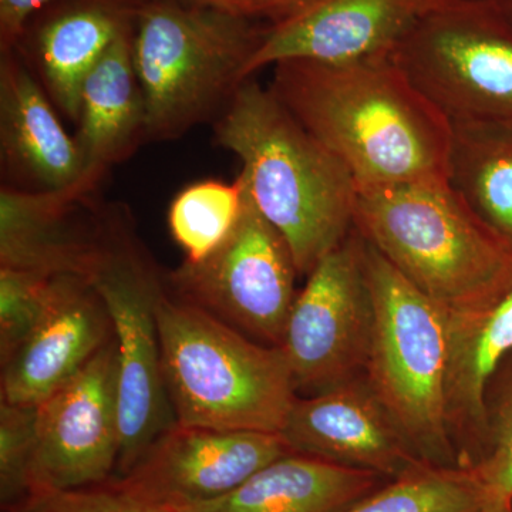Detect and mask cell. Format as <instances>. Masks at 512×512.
Instances as JSON below:
<instances>
[{
  "label": "cell",
  "instance_id": "10",
  "mask_svg": "<svg viewBox=\"0 0 512 512\" xmlns=\"http://www.w3.org/2000/svg\"><path fill=\"white\" fill-rule=\"evenodd\" d=\"M296 296L281 348L298 396H316L365 375L373 305L363 238H348L323 256Z\"/></svg>",
  "mask_w": 512,
  "mask_h": 512
},
{
  "label": "cell",
  "instance_id": "12",
  "mask_svg": "<svg viewBox=\"0 0 512 512\" xmlns=\"http://www.w3.org/2000/svg\"><path fill=\"white\" fill-rule=\"evenodd\" d=\"M293 451L279 433L175 424L114 484L138 504L178 512L217 500Z\"/></svg>",
  "mask_w": 512,
  "mask_h": 512
},
{
  "label": "cell",
  "instance_id": "8",
  "mask_svg": "<svg viewBox=\"0 0 512 512\" xmlns=\"http://www.w3.org/2000/svg\"><path fill=\"white\" fill-rule=\"evenodd\" d=\"M392 56L450 123L512 126V25L493 0H450Z\"/></svg>",
  "mask_w": 512,
  "mask_h": 512
},
{
  "label": "cell",
  "instance_id": "21",
  "mask_svg": "<svg viewBox=\"0 0 512 512\" xmlns=\"http://www.w3.org/2000/svg\"><path fill=\"white\" fill-rule=\"evenodd\" d=\"M383 478L375 471L291 453L231 493L178 512H346L382 487Z\"/></svg>",
  "mask_w": 512,
  "mask_h": 512
},
{
  "label": "cell",
  "instance_id": "24",
  "mask_svg": "<svg viewBox=\"0 0 512 512\" xmlns=\"http://www.w3.org/2000/svg\"><path fill=\"white\" fill-rule=\"evenodd\" d=\"M346 512H484L470 466L423 464L383 484Z\"/></svg>",
  "mask_w": 512,
  "mask_h": 512
},
{
  "label": "cell",
  "instance_id": "19",
  "mask_svg": "<svg viewBox=\"0 0 512 512\" xmlns=\"http://www.w3.org/2000/svg\"><path fill=\"white\" fill-rule=\"evenodd\" d=\"M136 28L127 30L94 64L80 93L76 143L84 187L99 191L114 165L147 144V111L133 60Z\"/></svg>",
  "mask_w": 512,
  "mask_h": 512
},
{
  "label": "cell",
  "instance_id": "14",
  "mask_svg": "<svg viewBox=\"0 0 512 512\" xmlns=\"http://www.w3.org/2000/svg\"><path fill=\"white\" fill-rule=\"evenodd\" d=\"M282 439L293 453L397 478L427 464L365 376L293 402Z\"/></svg>",
  "mask_w": 512,
  "mask_h": 512
},
{
  "label": "cell",
  "instance_id": "1",
  "mask_svg": "<svg viewBox=\"0 0 512 512\" xmlns=\"http://www.w3.org/2000/svg\"><path fill=\"white\" fill-rule=\"evenodd\" d=\"M272 67V92L348 167L357 191L447 180L450 120L392 55Z\"/></svg>",
  "mask_w": 512,
  "mask_h": 512
},
{
  "label": "cell",
  "instance_id": "26",
  "mask_svg": "<svg viewBox=\"0 0 512 512\" xmlns=\"http://www.w3.org/2000/svg\"><path fill=\"white\" fill-rule=\"evenodd\" d=\"M56 278L0 268V363H5L29 338L46 315Z\"/></svg>",
  "mask_w": 512,
  "mask_h": 512
},
{
  "label": "cell",
  "instance_id": "6",
  "mask_svg": "<svg viewBox=\"0 0 512 512\" xmlns=\"http://www.w3.org/2000/svg\"><path fill=\"white\" fill-rule=\"evenodd\" d=\"M373 305L365 376L424 461L461 466L447 419V309L363 239Z\"/></svg>",
  "mask_w": 512,
  "mask_h": 512
},
{
  "label": "cell",
  "instance_id": "25",
  "mask_svg": "<svg viewBox=\"0 0 512 512\" xmlns=\"http://www.w3.org/2000/svg\"><path fill=\"white\" fill-rule=\"evenodd\" d=\"M487 451L471 464L484 512H512V372L494 399H485Z\"/></svg>",
  "mask_w": 512,
  "mask_h": 512
},
{
  "label": "cell",
  "instance_id": "20",
  "mask_svg": "<svg viewBox=\"0 0 512 512\" xmlns=\"http://www.w3.org/2000/svg\"><path fill=\"white\" fill-rule=\"evenodd\" d=\"M512 353V284L491 301L447 311V419L461 466L483 439L485 396Z\"/></svg>",
  "mask_w": 512,
  "mask_h": 512
},
{
  "label": "cell",
  "instance_id": "2",
  "mask_svg": "<svg viewBox=\"0 0 512 512\" xmlns=\"http://www.w3.org/2000/svg\"><path fill=\"white\" fill-rule=\"evenodd\" d=\"M212 127L217 146L241 161L252 201L284 237L298 274L308 276L355 228L348 167L252 77Z\"/></svg>",
  "mask_w": 512,
  "mask_h": 512
},
{
  "label": "cell",
  "instance_id": "9",
  "mask_svg": "<svg viewBox=\"0 0 512 512\" xmlns=\"http://www.w3.org/2000/svg\"><path fill=\"white\" fill-rule=\"evenodd\" d=\"M247 185V184H245ZM299 276L289 245L252 201L247 188L237 227L200 262L165 275L178 298L269 346H281Z\"/></svg>",
  "mask_w": 512,
  "mask_h": 512
},
{
  "label": "cell",
  "instance_id": "32",
  "mask_svg": "<svg viewBox=\"0 0 512 512\" xmlns=\"http://www.w3.org/2000/svg\"><path fill=\"white\" fill-rule=\"evenodd\" d=\"M493 2L512 25V0H493Z\"/></svg>",
  "mask_w": 512,
  "mask_h": 512
},
{
  "label": "cell",
  "instance_id": "7",
  "mask_svg": "<svg viewBox=\"0 0 512 512\" xmlns=\"http://www.w3.org/2000/svg\"><path fill=\"white\" fill-rule=\"evenodd\" d=\"M92 284L109 312L117 343L120 453L113 478H119L177 424L165 384L156 313L165 275L157 271L131 215L120 205H109L106 247Z\"/></svg>",
  "mask_w": 512,
  "mask_h": 512
},
{
  "label": "cell",
  "instance_id": "3",
  "mask_svg": "<svg viewBox=\"0 0 512 512\" xmlns=\"http://www.w3.org/2000/svg\"><path fill=\"white\" fill-rule=\"evenodd\" d=\"M156 313L177 424L281 433L298 397L284 350L256 342L167 285Z\"/></svg>",
  "mask_w": 512,
  "mask_h": 512
},
{
  "label": "cell",
  "instance_id": "5",
  "mask_svg": "<svg viewBox=\"0 0 512 512\" xmlns=\"http://www.w3.org/2000/svg\"><path fill=\"white\" fill-rule=\"evenodd\" d=\"M268 26L252 16L147 0L133 39L147 143L177 140L214 124L247 82L248 64Z\"/></svg>",
  "mask_w": 512,
  "mask_h": 512
},
{
  "label": "cell",
  "instance_id": "16",
  "mask_svg": "<svg viewBox=\"0 0 512 512\" xmlns=\"http://www.w3.org/2000/svg\"><path fill=\"white\" fill-rule=\"evenodd\" d=\"M147 0H55L26 23L15 49L53 106L77 124L87 74L136 28Z\"/></svg>",
  "mask_w": 512,
  "mask_h": 512
},
{
  "label": "cell",
  "instance_id": "23",
  "mask_svg": "<svg viewBox=\"0 0 512 512\" xmlns=\"http://www.w3.org/2000/svg\"><path fill=\"white\" fill-rule=\"evenodd\" d=\"M245 195L247 185L239 174L232 183L198 181L178 192L168 210V228L185 261H202L231 235L241 218Z\"/></svg>",
  "mask_w": 512,
  "mask_h": 512
},
{
  "label": "cell",
  "instance_id": "28",
  "mask_svg": "<svg viewBox=\"0 0 512 512\" xmlns=\"http://www.w3.org/2000/svg\"><path fill=\"white\" fill-rule=\"evenodd\" d=\"M5 512H157L138 504L113 481L69 491L30 494Z\"/></svg>",
  "mask_w": 512,
  "mask_h": 512
},
{
  "label": "cell",
  "instance_id": "15",
  "mask_svg": "<svg viewBox=\"0 0 512 512\" xmlns=\"http://www.w3.org/2000/svg\"><path fill=\"white\" fill-rule=\"evenodd\" d=\"M450 0H319L295 18L269 25L248 64V79L284 60L352 62L392 55Z\"/></svg>",
  "mask_w": 512,
  "mask_h": 512
},
{
  "label": "cell",
  "instance_id": "22",
  "mask_svg": "<svg viewBox=\"0 0 512 512\" xmlns=\"http://www.w3.org/2000/svg\"><path fill=\"white\" fill-rule=\"evenodd\" d=\"M447 183L512 249V126L451 121Z\"/></svg>",
  "mask_w": 512,
  "mask_h": 512
},
{
  "label": "cell",
  "instance_id": "31",
  "mask_svg": "<svg viewBox=\"0 0 512 512\" xmlns=\"http://www.w3.org/2000/svg\"><path fill=\"white\" fill-rule=\"evenodd\" d=\"M191 8L218 10L238 16H252V0H174Z\"/></svg>",
  "mask_w": 512,
  "mask_h": 512
},
{
  "label": "cell",
  "instance_id": "29",
  "mask_svg": "<svg viewBox=\"0 0 512 512\" xmlns=\"http://www.w3.org/2000/svg\"><path fill=\"white\" fill-rule=\"evenodd\" d=\"M55 0H0V52L15 49L26 23Z\"/></svg>",
  "mask_w": 512,
  "mask_h": 512
},
{
  "label": "cell",
  "instance_id": "27",
  "mask_svg": "<svg viewBox=\"0 0 512 512\" xmlns=\"http://www.w3.org/2000/svg\"><path fill=\"white\" fill-rule=\"evenodd\" d=\"M37 406L0 402V503L3 511L29 495Z\"/></svg>",
  "mask_w": 512,
  "mask_h": 512
},
{
  "label": "cell",
  "instance_id": "30",
  "mask_svg": "<svg viewBox=\"0 0 512 512\" xmlns=\"http://www.w3.org/2000/svg\"><path fill=\"white\" fill-rule=\"evenodd\" d=\"M319 0H252V15L254 18L278 25L305 12Z\"/></svg>",
  "mask_w": 512,
  "mask_h": 512
},
{
  "label": "cell",
  "instance_id": "11",
  "mask_svg": "<svg viewBox=\"0 0 512 512\" xmlns=\"http://www.w3.org/2000/svg\"><path fill=\"white\" fill-rule=\"evenodd\" d=\"M119 453L113 335L72 379L37 404L29 495L107 483L116 474Z\"/></svg>",
  "mask_w": 512,
  "mask_h": 512
},
{
  "label": "cell",
  "instance_id": "17",
  "mask_svg": "<svg viewBox=\"0 0 512 512\" xmlns=\"http://www.w3.org/2000/svg\"><path fill=\"white\" fill-rule=\"evenodd\" d=\"M113 335L109 312L92 281L57 276L46 315L2 363L3 402L19 406L42 403L72 379Z\"/></svg>",
  "mask_w": 512,
  "mask_h": 512
},
{
  "label": "cell",
  "instance_id": "18",
  "mask_svg": "<svg viewBox=\"0 0 512 512\" xmlns=\"http://www.w3.org/2000/svg\"><path fill=\"white\" fill-rule=\"evenodd\" d=\"M0 151L3 170L15 180L10 187H84L76 138L66 133L52 100L16 49L0 52Z\"/></svg>",
  "mask_w": 512,
  "mask_h": 512
},
{
  "label": "cell",
  "instance_id": "4",
  "mask_svg": "<svg viewBox=\"0 0 512 512\" xmlns=\"http://www.w3.org/2000/svg\"><path fill=\"white\" fill-rule=\"evenodd\" d=\"M355 229L447 311L491 301L512 284V249L447 180L357 191Z\"/></svg>",
  "mask_w": 512,
  "mask_h": 512
},
{
  "label": "cell",
  "instance_id": "13",
  "mask_svg": "<svg viewBox=\"0 0 512 512\" xmlns=\"http://www.w3.org/2000/svg\"><path fill=\"white\" fill-rule=\"evenodd\" d=\"M109 205L84 187L0 190V268L92 281L104 254Z\"/></svg>",
  "mask_w": 512,
  "mask_h": 512
}]
</instances>
